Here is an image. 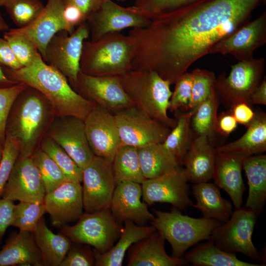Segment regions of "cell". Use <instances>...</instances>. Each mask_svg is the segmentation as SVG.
Listing matches in <instances>:
<instances>
[{
    "mask_svg": "<svg viewBox=\"0 0 266 266\" xmlns=\"http://www.w3.org/2000/svg\"><path fill=\"white\" fill-rule=\"evenodd\" d=\"M64 4L63 0H47L39 15L26 27L12 29L32 41L43 59L48 43L58 32L65 30L63 19Z\"/></svg>",
    "mask_w": 266,
    "mask_h": 266,
    "instance_id": "obj_22",
    "label": "cell"
},
{
    "mask_svg": "<svg viewBox=\"0 0 266 266\" xmlns=\"http://www.w3.org/2000/svg\"><path fill=\"white\" fill-rule=\"evenodd\" d=\"M33 233L41 254L43 266H60L71 245V240L61 233L52 232L43 217Z\"/></svg>",
    "mask_w": 266,
    "mask_h": 266,
    "instance_id": "obj_31",
    "label": "cell"
},
{
    "mask_svg": "<svg viewBox=\"0 0 266 266\" xmlns=\"http://www.w3.org/2000/svg\"><path fill=\"white\" fill-rule=\"evenodd\" d=\"M116 184L125 181L141 184L146 179L140 165L137 148L121 145L112 162Z\"/></svg>",
    "mask_w": 266,
    "mask_h": 266,
    "instance_id": "obj_35",
    "label": "cell"
},
{
    "mask_svg": "<svg viewBox=\"0 0 266 266\" xmlns=\"http://www.w3.org/2000/svg\"><path fill=\"white\" fill-rule=\"evenodd\" d=\"M89 36V28L85 22L71 34L65 30L58 32L45 49L43 60L62 73L75 91L80 71L83 44Z\"/></svg>",
    "mask_w": 266,
    "mask_h": 266,
    "instance_id": "obj_9",
    "label": "cell"
},
{
    "mask_svg": "<svg viewBox=\"0 0 266 266\" xmlns=\"http://www.w3.org/2000/svg\"><path fill=\"white\" fill-rule=\"evenodd\" d=\"M82 197L85 212L110 209L116 187L112 162L95 156L83 170Z\"/></svg>",
    "mask_w": 266,
    "mask_h": 266,
    "instance_id": "obj_12",
    "label": "cell"
},
{
    "mask_svg": "<svg viewBox=\"0 0 266 266\" xmlns=\"http://www.w3.org/2000/svg\"><path fill=\"white\" fill-rule=\"evenodd\" d=\"M266 59L253 58L231 66L228 76L222 73L216 78L214 90L220 102L229 109L235 103L250 104L251 95L264 77Z\"/></svg>",
    "mask_w": 266,
    "mask_h": 266,
    "instance_id": "obj_7",
    "label": "cell"
},
{
    "mask_svg": "<svg viewBox=\"0 0 266 266\" xmlns=\"http://www.w3.org/2000/svg\"><path fill=\"white\" fill-rule=\"evenodd\" d=\"M46 212L53 226L62 227L78 220L83 214V202L81 183L66 181L44 198Z\"/></svg>",
    "mask_w": 266,
    "mask_h": 266,
    "instance_id": "obj_20",
    "label": "cell"
},
{
    "mask_svg": "<svg viewBox=\"0 0 266 266\" xmlns=\"http://www.w3.org/2000/svg\"><path fill=\"white\" fill-rule=\"evenodd\" d=\"M15 204L0 198V244L7 229L11 226Z\"/></svg>",
    "mask_w": 266,
    "mask_h": 266,
    "instance_id": "obj_51",
    "label": "cell"
},
{
    "mask_svg": "<svg viewBox=\"0 0 266 266\" xmlns=\"http://www.w3.org/2000/svg\"><path fill=\"white\" fill-rule=\"evenodd\" d=\"M20 153V145L19 142L9 134L6 133L0 162V198L3 188Z\"/></svg>",
    "mask_w": 266,
    "mask_h": 266,
    "instance_id": "obj_45",
    "label": "cell"
},
{
    "mask_svg": "<svg viewBox=\"0 0 266 266\" xmlns=\"http://www.w3.org/2000/svg\"><path fill=\"white\" fill-rule=\"evenodd\" d=\"M122 145L136 148L163 143L170 128L132 106L114 114Z\"/></svg>",
    "mask_w": 266,
    "mask_h": 266,
    "instance_id": "obj_11",
    "label": "cell"
},
{
    "mask_svg": "<svg viewBox=\"0 0 266 266\" xmlns=\"http://www.w3.org/2000/svg\"><path fill=\"white\" fill-rule=\"evenodd\" d=\"M65 31L69 34L72 33L79 25L86 21V17L78 7L69 4H64L63 12Z\"/></svg>",
    "mask_w": 266,
    "mask_h": 266,
    "instance_id": "obj_48",
    "label": "cell"
},
{
    "mask_svg": "<svg viewBox=\"0 0 266 266\" xmlns=\"http://www.w3.org/2000/svg\"><path fill=\"white\" fill-rule=\"evenodd\" d=\"M189 264L196 266H261L263 265L243 262L234 253L225 251L211 240L196 245L184 257Z\"/></svg>",
    "mask_w": 266,
    "mask_h": 266,
    "instance_id": "obj_33",
    "label": "cell"
},
{
    "mask_svg": "<svg viewBox=\"0 0 266 266\" xmlns=\"http://www.w3.org/2000/svg\"><path fill=\"white\" fill-rule=\"evenodd\" d=\"M135 53L133 38L121 32L107 33L96 41H84L80 71L96 76H121L132 69Z\"/></svg>",
    "mask_w": 266,
    "mask_h": 266,
    "instance_id": "obj_4",
    "label": "cell"
},
{
    "mask_svg": "<svg viewBox=\"0 0 266 266\" xmlns=\"http://www.w3.org/2000/svg\"><path fill=\"white\" fill-rule=\"evenodd\" d=\"M76 91L96 105L113 114L134 105L125 92L120 76H96L80 71Z\"/></svg>",
    "mask_w": 266,
    "mask_h": 266,
    "instance_id": "obj_14",
    "label": "cell"
},
{
    "mask_svg": "<svg viewBox=\"0 0 266 266\" xmlns=\"http://www.w3.org/2000/svg\"><path fill=\"white\" fill-rule=\"evenodd\" d=\"M46 212L43 202H19L15 204L11 226L33 233Z\"/></svg>",
    "mask_w": 266,
    "mask_h": 266,
    "instance_id": "obj_41",
    "label": "cell"
},
{
    "mask_svg": "<svg viewBox=\"0 0 266 266\" xmlns=\"http://www.w3.org/2000/svg\"><path fill=\"white\" fill-rule=\"evenodd\" d=\"M165 239L157 231L134 243L130 248L129 266H179L188 263L184 258L169 256L165 248Z\"/></svg>",
    "mask_w": 266,
    "mask_h": 266,
    "instance_id": "obj_25",
    "label": "cell"
},
{
    "mask_svg": "<svg viewBox=\"0 0 266 266\" xmlns=\"http://www.w3.org/2000/svg\"><path fill=\"white\" fill-rule=\"evenodd\" d=\"M2 151H3V147L1 146L0 144V162L2 158Z\"/></svg>",
    "mask_w": 266,
    "mask_h": 266,
    "instance_id": "obj_58",
    "label": "cell"
},
{
    "mask_svg": "<svg viewBox=\"0 0 266 266\" xmlns=\"http://www.w3.org/2000/svg\"><path fill=\"white\" fill-rule=\"evenodd\" d=\"M84 122L87 138L95 156L112 162L122 145L114 114L96 105Z\"/></svg>",
    "mask_w": 266,
    "mask_h": 266,
    "instance_id": "obj_18",
    "label": "cell"
},
{
    "mask_svg": "<svg viewBox=\"0 0 266 266\" xmlns=\"http://www.w3.org/2000/svg\"><path fill=\"white\" fill-rule=\"evenodd\" d=\"M142 173L146 179L159 177L180 169L179 165L162 143L137 148Z\"/></svg>",
    "mask_w": 266,
    "mask_h": 266,
    "instance_id": "obj_32",
    "label": "cell"
},
{
    "mask_svg": "<svg viewBox=\"0 0 266 266\" xmlns=\"http://www.w3.org/2000/svg\"><path fill=\"white\" fill-rule=\"evenodd\" d=\"M40 148L55 162L68 181L82 182L83 170L66 151L47 135L42 139Z\"/></svg>",
    "mask_w": 266,
    "mask_h": 266,
    "instance_id": "obj_37",
    "label": "cell"
},
{
    "mask_svg": "<svg viewBox=\"0 0 266 266\" xmlns=\"http://www.w3.org/2000/svg\"><path fill=\"white\" fill-rule=\"evenodd\" d=\"M237 122L230 111L217 115L215 125L216 133L229 136L237 127Z\"/></svg>",
    "mask_w": 266,
    "mask_h": 266,
    "instance_id": "obj_49",
    "label": "cell"
},
{
    "mask_svg": "<svg viewBox=\"0 0 266 266\" xmlns=\"http://www.w3.org/2000/svg\"><path fill=\"white\" fill-rule=\"evenodd\" d=\"M119 239L114 245L105 252L93 250L95 266H121L123 264L126 252L132 245L148 237L156 231L150 226L136 225L131 220L124 222Z\"/></svg>",
    "mask_w": 266,
    "mask_h": 266,
    "instance_id": "obj_27",
    "label": "cell"
},
{
    "mask_svg": "<svg viewBox=\"0 0 266 266\" xmlns=\"http://www.w3.org/2000/svg\"><path fill=\"white\" fill-rule=\"evenodd\" d=\"M2 67L9 79L41 93L51 103L56 116H72L84 121L96 106L75 91L67 78L47 64L40 53L28 66L17 69Z\"/></svg>",
    "mask_w": 266,
    "mask_h": 266,
    "instance_id": "obj_2",
    "label": "cell"
},
{
    "mask_svg": "<svg viewBox=\"0 0 266 266\" xmlns=\"http://www.w3.org/2000/svg\"><path fill=\"white\" fill-rule=\"evenodd\" d=\"M191 73L192 93L188 111L195 109L209 97L214 89L216 78L213 72L204 69L197 68Z\"/></svg>",
    "mask_w": 266,
    "mask_h": 266,
    "instance_id": "obj_42",
    "label": "cell"
},
{
    "mask_svg": "<svg viewBox=\"0 0 266 266\" xmlns=\"http://www.w3.org/2000/svg\"><path fill=\"white\" fill-rule=\"evenodd\" d=\"M208 0H135L133 7L151 20Z\"/></svg>",
    "mask_w": 266,
    "mask_h": 266,
    "instance_id": "obj_38",
    "label": "cell"
},
{
    "mask_svg": "<svg viewBox=\"0 0 266 266\" xmlns=\"http://www.w3.org/2000/svg\"><path fill=\"white\" fill-rule=\"evenodd\" d=\"M104 0H63L64 4L74 5L80 8L86 17L96 11Z\"/></svg>",
    "mask_w": 266,
    "mask_h": 266,
    "instance_id": "obj_53",
    "label": "cell"
},
{
    "mask_svg": "<svg viewBox=\"0 0 266 266\" xmlns=\"http://www.w3.org/2000/svg\"><path fill=\"white\" fill-rule=\"evenodd\" d=\"M77 221L73 226L61 227V233L74 243L91 245L101 253L112 247L123 228L110 209L85 212Z\"/></svg>",
    "mask_w": 266,
    "mask_h": 266,
    "instance_id": "obj_8",
    "label": "cell"
},
{
    "mask_svg": "<svg viewBox=\"0 0 266 266\" xmlns=\"http://www.w3.org/2000/svg\"><path fill=\"white\" fill-rule=\"evenodd\" d=\"M7 0H0V7L4 6Z\"/></svg>",
    "mask_w": 266,
    "mask_h": 266,
    "instance_id": "obj_57",
    "label": "cell"
},
{
    "mask_svg": "<svg viewBox=\"0 0 266 266\" xmlns=\"http://www.w3.org/2000/svg\"><path fill=\"white\" fill-rule=\"evenodd\" d=\"M31 158L39 172L46 194L68 181L55 162L40 148L33 153Z\"/></svg>",
    "mask_w": 266,
    "mask_h": 266,
    "instance_id": "obj_39",
    "label": "cell"
},
{
    "mask_svg": "<svg viewBox=\"0 0 266 266\" xmlns=\"http://www.w3.org/2000/svg\"><path fill=\"white\" fill-rule=\"evenodd\" d=\"M3 38L9 44L22 67L30 65L39 53L32 41L26 36L15 32L12 29L5 32Z\"/></svg>",
    "mask_w": 266,
    "mask_h": 266,
    "instance_id": "obj_43",
    "label": "cell"
},
{
    "mask_svg": "<svg viewBox=\"0 0 266 266\" xmlns=\"http://www.w3.org/2000/svg\"><path fill=\"white\" fill-rule=\"evenodd\" d=\"M247 130L238 139L216 148L217 152L233 153L248 157L260 154L266 150V114L255 112Z\"/></svg>",
    "mask_w": 266,
    "mask_h": 266,
    "instance_id": "obj_28",
    "label": "cell"
},
{
    "mask_svg": "<svg viewBox=\"0 0 266 266\" xmlns=\"http://www.w3.org/2000/svg\"><path fill=\"white\" fill-rule=\"evenodd\" d=\"M156 216L150 223L170 244L172 256L181 258L191 246L208 240L222 223L213 219L195 218L183 215L174 207L170 212L154 210Z\"/></svg>",
    "mask_w": 266,
    "mask_h": 266,
    "instance_id": "obj_6",
    "label": "cell"
},
{
    "mask_svg": "<svg viewBox=\"0 0 266 266\" xmlns=\"http://www.w3.org/2000/svg\"><path fill=\"white\" fill-rule=\"evenodd\" d=\"M4 7L13 23L21 28L34 21L44 5L41 0H7Z\"/></svg>",
    "mask_w": 266,
    "mask_h": 266,
    "instance_id": "obj_40",
    "label": "cell"
},
{
    "mask_svg": "<svg viewBox=\"0 0 266 266\" xmlns=\"http://www.w3.org/2000/svg\"><path fill=\"white\" fill-rule=\"evenodd\" d=\"M229 109L237 123L246 127L252 121L255 115L251 105L246 102L235 103Z\"/></svg>",
    "mask_w": 266,
    "mask_h": 266,
    "instance_id": "obj_50",
    "label": "cell"
},
{
    "mask_svg": "<svg viewBox=\"0 0 266 266\" xmlns=\"http://www.w3.org/2000/svg\"><path fill=\"white\" fill-rule=\"evenodd\" d=\"M266 43V10L214 45L208 54L231 55L238 61L251 59Z\"/></svg>",
    "mask_w": 266,
    "mask_h": 266,
    "instance_id": "obj_17",
    "label": "cell"
},
{
    "mask_svg": "<svg viewBox=\"0 0 266 266\" xmlns=\"http://www.w3.org/2000/svg\"><path fill=\"white\" fill-rule=\"evenodd\" d=\"M174 88L169 100L168 110L176 111L182 108L188 111L192 93V77L191 72H185L175 81Z\"/></svg>",
    "mask_w": 266,
    "mask_h": 266,
    "instance_id": "obj_46",
    "label": "cell"
},
{
    "mask_svg": "<svg viewBox=\"0 0 266 266\" xmlns=\"http://www.w3.org/2000/svg\"><path fill=\"white\" fill-rule=\"evenodd\" d=\"M246 158L238 154L216 151L212 179L216 186L229 195L235 209L240 208L243 203L242 196L245 187L242 169Z\"/></svg>",
    "mask_w": 266,
    "mask_h": 266,
    "instance_id": "obj_23",
    "label": "cell"
},
{
    "mask_svg": "<svg viewBox=\"0 0 266 266\" xmlns=\"http://www.w3.org/2000/svg\"><path fill=\"white\" fill-rule=\"evenodd\" d=\"M27 87L22 82L0 88V144L2 147L6 136V125L12 106L19 95Z\"/></svg>",
    "mask_w": 266,
    "mask_h": 266,
    "instance_id": "obj_44",
    "label": "cell"
},
{
    "mask_svg": "<svg viewBox=\"0 0 266 266\" xmlns=\"http://www.w3.org/2000/svg\"><path fill=\"white\" fill-rule=\"evenodd\" d=\"M45 194L40 175L31 157H18L1 198L12 201L43 202Z\"/></svg>",
    "mask_w": 266,
    "mask_h": 266,
    "instance_id": "obj_19",
    "label": "cell"
},
{
    "mask_svg": "<svg viewBox=\"0 0 266 266\" xmlns=\"http://www.w3.org/2000/svg\"><path fill=\"white\" fill-rule=\"evenodd\" d=\"M264 0H208L151 20L128 35L132 69L154 71L171 84L217 43L249 21Z\"/></svg>",
    "mask_w": 266,
    "mask_h": 266,
    "instance_id": "obj_1",
    "label": "cell"
},
{
    "mask_svg": "<svg viewBox=\"0 0 266 266\" xmlns=\"http://www.w3.org/2000/svg\"><path fill=\"white\" fill-rule=\"evenodd\" d=\"M216 156V148L206 136L193 138L183 163L188 181L197 184L212 179Z\"/></svg>",
    "mask_w": 266,
    "mask_h": 266,
    "instance_id": "obj_24",
    "label": "cell"
},
{
    "mask_svg": "<svg viewBox=\"0 0 266 266\" xmlns=\"http://www.w3.org/2000/svg\"><path fill=\"white\" fill-rule=\"evenodd\" d=\"M16 265L43 266L41 254L32 232H13L0 250V266Z\"/></svg>",
    "mask_w": 266,
    "mask_h": 266,
    "instance_id": "obj_26",
    "label": "cell"
},
{
    "mask_svg": "<svg viewBox=\"0 0 266 266\" xmlns=\"http://www.w3.org/2000/svg\"><path fill=\"white\" fill-rule=\"evenodd\" d=\"M56 115L47 98L27 86L14 101L6 125V133L20 145V158L30 157L40 143Z\"/></svg>",
    "mask_w": 266,
    "mask_h": 266,
    "instance_id": "obj_3",
    "label": "cell"
},
{
    "mask_svg": "<svg viewBox=\"0 0 266 266\" xmlns=\"http://www.w3.org/2000/svg\"><path fill=\"white\" fill-rule=\"evenodd\" d=\"M9 30L8 24L5 22L0 12V32H6Z\"/></svg>",
    "mask_w": 266,
    "mask_h": 266,
    "instance_id": "obj_56",
    "label": "cell"
},
{
    "mask_svg": "<svg viewBox=\"0 0 266 266\" xmlns=\"http://www.w3.org/2000/svg\"><path fill=\"white\" fill-rule=\"evenodd\" d=\"M188 180L180 168L157 178L145 179L141 184L143 200L148 205L167 203L179 210H185L194 203L189 197Z\"/></svg>",
    "mask_w": 266,
    "mask_h": 266,
    "instance_id": "obj_16",
    "label": "cell"
},
{
    "mask_svg": "<svg viewBox=\"0 0 266 266\" xmlns=\"http://www.w3.org/2000/svg\"><path fill=\"white\" fill-rule=\"evenodd\" d=\"M141 184L125 181L116 185L110 209L118 223L131 220L137 225H144L154 218L148 205L141 201Z\"/></svg>",
    "mask_w": 266,
    "mask_h": 266,
    "instance_id": "obj_21",
    "label": "cell"
},
{
    "mask_svg": "<svg viewBox=\"0 0 266 266\" xmlns=\"http://www.w3.org/2000/svg\"><path fill=\"white\" fill-rule=\"evenodd\" d=\"M250 104L251 105H266V77L265 76L251 95Z\"/></svg>",
    "mask_w": 266,
    "mask_h": 266,
    "instance_id": "obj_54",
    "label": "cell"
},
{
    "mask_svg": "<svg viewBox=\"0 0 266 266\" xmlns=\"http://www.w3.org/2000/svg\"><path fill=\"white\" fill-rule=\"evenodd\" d=\"M248 180L249 191L245 208L257 215L263 209L266 200V156L257 154L246 157L243 167Z\"/></svg>",
    "mask_w": 266,
    "mask_h": 266,
    "instance_id": "obj_30",
    "label": "cell"
},
{
    "mask_svg": "<svg viewBox=\"0 0 266 266\" xmlns=\"http://www.w3.org/2000/svg\"><path fill=\"white\" fill-rule=\"evenodd\" d=\"M117 0L123 1H125V0Z\"/></svg>",
    "mask_w": 266,
    "mask_h": 266,
    "instance_id": "obj_59",
    "label": "cell"
},
{
    "mask_svg": "<svg viewBox=\"0 0 266 266\" xmlns=\"http://www.w3.org/2000/svg\"><path fill=\"white\" fill-rule=\"evenodd\" d=\"M69 248L60 266H95L93 251L81 244L74 243Z\"/></svg>",
    "mask_w": 266,
    "mask_h": 266,
    "instance_id": "obj_47",
    "label": "cell"
},
{
    "mask_svg": "<svg viewBox=\"0 0 266 266\" xmlns=\"http://www.w3.org/2000/svg\"><path fill=\"white\" fill-rule=\"evenodd\" d=\"M46 135L62 147L82 170L95 156L87 138L84 121L80 118L56 116Z\"/></svg>",
    "mask_w": 266,
    "mask_h": 266,
    "instance_id": "obj_15",
    "label": "cell"
},
{
    "mask_svg": "<svg viewBox=\"0 0 266 266\" xmlns=\"http://www.w3.org/2000/svg\"><path fill=\"white\" fill-rule=\"evenodd\" d=\"M123 89L135 106L169 128L176 120L167 115L171 85L157 72L132 69L120 76Z\"/></svg>",
    "mask_w": 266,
    "mask_h": 266,
    "instance_id": "obj_5",
    "label": "cell"
},
{
    "mask_svg": "<svg viewBox=\"0 0 266 266\" xmlns=\"http://www.w3.org/2000/svg\"><path fill=\"white\" fill-rule=\"evenodd\" d=\"M195 109L178 115L175 126L162 143L179 165H182L193 139L191 118Z\"/></svg>",
    "mask_w": 266,
    "mask_h": 266,
    "instance_id": "obj_34",
    "label": "cell"
},
{
    "mask_svg": "<svg viewBox=\"0 0 266 266\" xmlns=\"http://www.w3.org/2000/svg\"><path fill=\"white\" fill-rule=\"evenodd\" d=\"M18 83L9 79L5 75L2 66L0 65V88L14 85Z\"/></svg>",
    "mask_w": 266,
    "mask_h": 266,
    "instance_id": "obj_55",
    "label": "cell"
},
{
    "mask_svg": "<svg viewBox=\"0 0 266 266\" xmlns=\"http://www.w3.org/2000/svg\"><path fill=\"white\" fill-rule=\"evenodd\" d=\"M0 65L12 69L22 67L9 44L3 37H0Z\"/></svg>",
    "mask_w": 266,
    "mask_h": 266,
    "instance_id": "obj_52",
    "label": "cell"
},
{
    "mask_svg": "<svg viewBox=\"0 0 266 266\" xmlns=\"http://www.w3.org/2000/svg\"><path fill=\"white\" fill-rule=\"evenodd\" d=\"M151 20L136 11L132 6L123 7L112 0H104L100 7L86 20L92 41L111 32L127 28L147 26Z\"/></svg>",
    "mask_w": 266,
    "mask_h": 266,
    "instance_id": "obj_13",
    "label": "cell"
},
{
    "mask_svg": "<svg viewBox=\"0 0 266 266\" xmlns=\"http://www.w3.org/2000/svg\"><path fill=\"white\" fill-rule=\"evenodd\" d=\"M257 217L250 209H235L229 219L217 227L209 239L225 251L242 253L259 261L260 255L252 239Z\"/></svg>",
    "mask_w": 266,
    "mask_h": 266,
    "instance_id": "obj_10",
    "label": "cell"
},
{
    "mask_svg": "<svg viewBox=\"0 0 266 266\" xmlns=\"http://www.w3.org/2000/svg\"><path fill=\"white\" fill-rule=\"evenodd\" d=\"M192 188L196 200L193 207L199 209L203 217L222 223L229 219L233 212V204L221 196L217 186L206 182L195 184Z\"/></svg>",
    "mask_w": 266,
    "mask_h": 266,
    "instance_id": "obj_29",
    "label": "cell"
},
{
    "mask_svg": "<svg viewBox=\"0 0 266 266\" xmlns=\"http://www.w3.org/2000/svg\"><path fill=\"white\" fill-rule=\"evenodd\" d=\"M220 103L214 89L209 97L195 109L191 118V127L196 136L205 135L212 142L216 133L215 125Z\"/></svg>",
    "mask_w": 266,
    "mask_h": 266,
    "instance_id": "obj_36",
    "label": "cell"
}]
</instances>
